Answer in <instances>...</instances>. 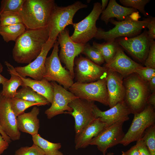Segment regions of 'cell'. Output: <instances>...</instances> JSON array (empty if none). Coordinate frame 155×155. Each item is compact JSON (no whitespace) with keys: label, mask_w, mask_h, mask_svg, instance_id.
Listing matches in <instances>:
<instances>
[{"label":"cell","mask_w":155,"mask_h":155,"mask_svg":"<svg viewBox=\"0 0 155 155\" xmlns=\"http://www.w3.org/2000/svg\"><path fill=\"white\" fill-rule=\"evenodd\" d=\"M49 39L47 27L26 30L15 41L12 51L13 59L18 63H30L39 55Z\"/></svg>","instance_id":"6da1fadb"},{"label":"cell","mask_w":155,"mask_h":155,"mask_svg":"<svg viewBox=\"0 0 155 155\" xmlns=\"http://www.w3.org/2000/svg\"><path fill=\"white\" fill-rule=\"evenodd\" d=\"M55 3L54 0H25L19 13L26 29L46 27Z\"/></svg>","instance_id":"7a4b0ae2"},{"label":"cell","mask_w":155,"mask_h":155,"mask_svg":"<svg viewBox=\"0 0 155 155\" xmlns=\"http://www.w3.org/2000/svg\"><path fill=\"white\" fill-rule=\"evenodd\" d=\"M123 84L125 89L123 101L131 113L141 112L147 105V99L150 94L147 83L134 73L124 78Z\"/></svg>","instance_id":"3957f363"},{"label":"cell","mask_w":155,"mask_h":155,"mask_svg":"<svg viewBox=\"0 0 155 155\" xmlns=\"http://www.w3.org/2000/svg\"><path fill=\"white\" fill-rule=\"evenodd\" d=\"M151 18L148 17L142 21H135L131 19L129 15L122 21H116L114 18H111L109 22L115 27L107 31L100 28H98L94 38L107 42L115 40L121 37H134L139 34L143 29L146 27Z\"/></svg>","instance_id":"277c9868"},{"label":"cell","mask_w":155,"mask_h":155,"mask_svg":"<svg viewBox=\"0 0 155 155\" xmlns=\"http://www.w3.org/2000/svg\"><path fill=\"white\" fill-rule=\"evenodd\" d=\"M88 7V5L77 1L66 6H59L55 3L49 18L47 27L49 39H57L59 34L66 27L73 25V17L79 10Z\"/></svg>","instance_id":"5b68a950"},{"label":"cell","mask_w":155,"mask_h":155,"mask_svg":"<svg viewBox=\"0 0 155 155\" xmlns=\"http://www.w3.org/2000/svg\"><path fill=\"white\" fill-rule=\"evenodd\" d=\"M59 45L57 40L51 55L46 59V72L43 78L49 82H57L65 89H68L74 83L73 78L61 63L58 55Z\"/></svg>","instance_id":"8992f818"},{"label":"cell","mask_w":155,"mask_h":155,"mask_svg":"<svg viewBox=\"0 0 155 155\" xmlns=\"http://www.w3.org/2000/svg\"><path fill=\"white\" fill-rule=\"evenodd\" d=\"M154 109L147 104L141 112L134 114L130 126L120 144L126 146L142 138L146 129L155 124Z\"/></svg>","instance_id":"52a82bcc"},{"label":"cell","mask_w":155,"mask_h":155,"mask_svg":"<svg viewBox=\"0 0 155 155\" xmlns=\"http://www.w3.org/2000/svg\"><path fill=\"white\" fill-rule=\"evenodd\" d=\"M106 78L90 83L76 82L68 89L80 98L89 101H96L108 106Z\"/></svg>","instance_id":"ba28073f"},{"label":"cell","mask_w":155,"mask_h":155,"mask_svg":"<svg viewBox=\"0 0 155 155\" xmlns=\"http://www.w3.org/2000/svg\"><path fill=\"white\" fill-rule=\"evenodd\" d=\"M101 4L98 2L94 3L90 14L82 21L73 24L74 31L70 36L73 41L85 44L95 37L98 29L96 22L102 12Z\"/></svg>","instance_id":"9c48e42d"},{"label":"cell","mask_w":155,"mask_h":155,"mask_svg":"<svg viewBox=\"0 0 155 155\" xmlns=\"http://www.w3.org/2000/svg\"><path fill=\"white\" fill-rule=\"evenodd\" d=\"M69 29L66 28L58 35L57 41L61 47L59 57L73 78L74 77V62L75 58L82 53L84 44L73 41L69 34Z\"/></svg>","instance_id":"30bf717a"},{"label":"cell","mask_w":155,"mask_h":155,"mask_svg":"<svg viewBox=\"0 0 155 155\" xmlns=\"http://www.w3.org/2000/svg\"><path fill=\"white\" fill-rule=\"evenodd\" d=\"M74 62V72L76 82L88 83L106 77L108 69L94 63L82 56L76 57Z\"/></svg>","instance_id":"8fae6325"},{"label":"cell","mask_w":155,"mask_h":155,"mask_svg":"<svg viewBox=\"0 0 155 155\" xmlns=\"http://www.w3.org/2000/svg\"><path fill=\"white\" fill-rule=\"evenodd\" d=\"M115 40L121 48L140 62L144 63L150 48V39L146 30L135 36L122 37Z\"/></svg>","instance_id":"7c38bea8"},{"label":"cell","mask_w":155,"mask_h":155,"mask_svg":"<svg viewBox=\"0 0 155 155\" xmlns=\"http://www.w3.org/2000/svg\"><path fill=\"white\" fill-rule=\"evenodd\" d=\"M94 102L78 98L69 103L68 105L73 111L67 114L71 115L74 119L75 138L85 127L96 118L93 111Z\"/></svg>","instance_id":"4fadbf2b"},{"label":"cell","mask_w":155,"mask_h":155,"mask_svg":"<svg viewBox=\"0 0 155 155\" xmlns=\"http://www.w3.org/2000/svg\"><path fill=\"white\" fill-rule=\"evenodd\" d=\"M124 122L119 121L105 127L92 139L89 145H95L103 154L109 148L120 144L125 134L123 126Z\"/></svg>","instance_id":"5bb4252c"},{"label":"cell","mask_w":155,"mask_h":155,"mask_svg":"<svg viewBox=\"0 0 155 155\" xmlns=\"http://www.w3.org/2000/svg\"><path fill=\"white\" fill-rule=\"evenodd\" d=\"M51 83L53 90V100L50 107L44 112L49 119L59 115L72 112L73 109L69 106V103L79 98L56 82L52 81Z\"/></svg>","instance_id":"9a60e30c"},{"label":"cell","mask_w":155,"mask_h":155,"mask_svg":"<svg viewBox=\"0 0 155 155\" xmlns=\"http://www.w3.org/2000/svg\"><path fill=\"white\" fill-rule=\"evenodd\" d=\"M57 39H49L44 45L40 54L34 60L25 66L14 68L18 74L24 78L29 76L37 80L43 79L46 72V59L49 52L53 47Z\"/></svg>","instance_id":"2e32d148"},{"label":"cell","mask_w":155,"mask_h":155,"mask_svg":"<svg viewBox=\"0 0 155 155\" xmlns=\"http://www.w3.org/2000/svg\"><path fill=\"white\" fill-rule=\"evenodd\" d=\"M0 125L11 140L20 139L21 133L18 126L17 117L11 108L9 99L3 96L0 99Z\"/></svg>","instance_id":"e0dca14e"},{"label":"cell","mask_w":155,"mask_h":155,"mask_svg":"<svg viewBox=\"0 0 155 155\" xmlns=\"http://www.w3.org/2000/svg\"><path fill=\"white\" fill-rule=\"evenodd\" d=\"M104 67L119 73L124 78L136 73L139 69L144 67L127 55L119 45L114 57L109 62L105 63Z\"/></svg>","instance_id":"ac0fdd59"},{"label":"cell","mask_w":155,"mask_h":155,"mask_svg":"<svg viewBox=\"0 0 155 155\" xmlns=\"http://www.w3.org/2000/svg\"><path fill=\"white\" fill-rule=\"evenodd\" d=\"M93 111L96 118L99 117L105 123L106 127L119 121L125 122L129 119L131 113L123 101L119 102L105 111H101L94 104Z\"/></svg>","instance_id":"d6986e66"},{"label":"cell","mask_w":155,"mask_h":155,"mask_svg":"<svg viewBox=\"0 0 155 155\" xmlns=\"http://www.w3.org/2000/svg\"><path fill=\"white\" fill-rule=\"evenodd\" d=\"M124 77L119 73L108 69L106 78L108 106L111 108L123 101L125 89Z\"/></svg>","instance_id":"ffe728a7"},{"label":"cell","mask_w":155,"mask_h":155,"mask_svg":"<svg viewBox=\"0 0 155 155\" xmlns=\"http://www.w3.org/2000/svg\"><path fill=\"white\" fill-rule=\"evenodd\" d=\"M4 63L7 67L10 68L22 80L24 87H29L34 91L45 98L51 104L53 97V90L51 82L43 78L40 80H32L30 78H24L19 75L14 67L7 61Z\"/></svg>","instance_id":"44dd1931"},{"label":"cell","mask_w":155,"mask_h":155,"mask_svg":"<svg viewBox=\"0 0 155 155\" xmlns=\"http://www.w3.org/2000/svg\"><path fill=\"white\" fill-rule=\"evenodd\" d=\"M106 127V124L100 118L95 119L85 127L78 136L75 138V149L78 150L87 147L92 139Z\"/></svg>","instance_id":"7402d4cb"},{"label":"cell","mask_w":155,"mask_h":155,"mask_svg":"<svg viewBox=\"0 0 155 155\" xmlns=\"http://www.w3.org/2000/svg\"><path fill=\"white\" fill-rule=\"evenodd\" d=\"M39 112V108L35 106L30 112L24 113L17 117V124L20 131L32 136L38 134L40 121L37 116Z\"/></svg>","instance_id":"603a6c76"},{"label":"cell","mask_w":155,"mask_h":155,"mask_svg":"<svg viewBox=\"0 0 155 155\" xmlns=\"http://www.w3.org/2000/svg\"><path fill=\"white\" fill-rule=\"evenodd\" d=\"M137 11L136 9L120 5L115 0H110L106 8L102 11L100 19L107 24L111 18H116L118 21H123L128 16Z\"/></svg>","instance_id":"cb8c5ba5"},{"label":"cell","mask_w":155,"mask_h":155,"mask_svg":"<svg viewBox=\"0 0 155 155\" xmlns=\"http://www.w3.org/2000/svg\"><path fill=\"white\" fill-rule=\"evenodd\" d=\"M7 68V70L11 75V78L2 84L3 89L1 92L3 96L8 98H11L14 97L16 94L17 90L19 86L23 87L24 83L18 76L10 68Z\"/></svg>","instance_id":"d4e9b609"},{"label":"cell","mask_w":155,"mask_h":155,"mask_svg":"<svg viewBox=\"0 0 155 155\" xmlns=\"http://www.w3.org/2000/svg\"><path fill=\"white\" fill-rule=\"evenodd\" d=\"M26 30L23 23L0 26V35L6 42L11 41H15Z\"/></svg>","instance_id":"484cf974"},{"label":"cell","mask_w":155,"mask_h":155,"mask_svg":"<svg viewBox=\"0 0 155 155\" xmlns=\"http://www.w3.org/2000/svg\"><path fill=\"white\" fill-rule=\"evenodd\" d=\"M33 144L38 146L45 155H63L59 150L61 146L60 143L50 142L42 137L38 133L32 136Z\"/></svg>","instance_id":"4316f807"},{"label":"cell","mask_w":155,"mask_h":155,"mask_svg":"<svg viewBox=\"0 0 155 155\" xmlns=\"http://www.w3.org/2000/svg\"><path fill=\"white\" fill-rule=\"evenodd\" d=\"M14 97L41 104L42 106L49 105L50 103L44 97L29 87H24L17 91Z\"/></svg>","instance_id":"83f0119b"},{"label":"cell","mask_w":155,"mask_h":155,"mask_svg":"<svg viewBox=\"0 0 155 155\" xmlns=\"http://www.w3.org/2000/svg\"><path fill=\"white\" fill-rule=\"evenodd\" d=\"M119 45L115 40L100 44L94 41L92 46L100 53L106 63L109 62L115 56Z\"/></svg>","instance_id":"f1b7e54d"},{"label":"cell","mask_w":155,"mask_h":155,"mask_svg":"<svg viewBox=\"0 0 155 155\" xmlns=\"http://www.w3.org/2000/svg\"><path fill=\"white\" fill-rule=\"evenodd\" d=\"M9 99L11 108L16 117L24 113L26 109L31 106L35 105L37 106H42L39 103L17 98Z\"/></svg>","instance_id":"f546056e"},{"label":"cell","mask_w":155,"mask_h":155,"mask_svg":"<svg viewBox=\"0 0 155 155\" xmlns=\"http://www.w3.org/2000/svg\"><path fill=\"white\" fill-rule=\"evenodd\" d=\"M82 53L95 63L100 65L105 62L100 51L96 48L91 46L88 43L84 44Z\"/></svg>","instance_id":"4dcf8cb0"},{"label":"cell","mask_w":155,"mask_h":155,"mask_svg":"<svg viewBox=\"0 0 155 155\" xmlns=\"http://www.w3.org/2000/svg\"><path fill=\"white\" fill-rule=\"evenodd\" d=\"M141 139L145 144L151 155H155V124L146 129Z\"/></svg>","instance_id":"1f68e13d"},{"label":"cell","mask_w":155,"mask_h":155,"mask_svg":"<svg viewBox=\"0 0 155 155\" xmlns=\"http://www.w3.org/2000/svg\"><path fill=\"white\" fill-rule=\"evenodd\" d=\"M22 23L19 13L5 11L0 13V26Z\"/></svg>","instance_id":"d6a6232c"},{"label":"cell","mask_w":155,"mask_h":155,"mask_svg":"<svg viewBox=\"0 0 155 155\" xmlns=\"http://www.w3.org/2000/svg\"><path fill=\"white\" fill-rule=\"evenodd\" d=\"M25 0H2L1 1L0 13L5 11L19 13Z\"/></svg>","instance_id":"836d02e7"},{"label":"cell","mask_w":155,"mask_h":155,"mask_svg":"<svg viewBox=\"0 0 155 155\" xmlns=\"http://www.w3.org/2000/svg\"><path fill=\"white\" fill-rule=\"evenodd\" d=\"M150 1V0H119L120 3L124 7L138 9L146 17H147L148 14L145 11V7Z\"/></svg>","instance_id":"e575fe53"},{"label":"cell","mask_w":155,"mask_h":155,"mask_svg":"<svg viewBox=\"0 0 155 155\" xmlns=\"http://www.w3.org/2000/svg\"><path fill=\"white\" fill-rule=\"evenodd\" d=\"M14 155H45L42 150L37 145L33 144L30 147H22L17 150Z\"/></svg>","instance_id":"d590c367"},{"label":"cell","mask_w":155,"mask_h":155,"mask_svg":"<svg viewBox=\"0 0 155 155\" xmlns=\"http://www.w3.org/2000/svg\"><path fill=\"white\" fill-rule=\"evenodd\" d=\"M144 64L145 67L155 69V41L150 40V48Z\"/></svg>","instance_id":"8d00e7d4"},{"label":"cell","mask_w":155,"mask_h":155,"mask_svg":"<svg viewBox=\"0 0 155 155\" xmlns=\"http://www.w3.org/2000/svg\"><path fill=\"white\" fill-rule=\"evenodd\" d=\"M136 73L142 80L147 82L155 76V69L144 67L139 69Z\"/></svg>","instance_id":"74e56055"},{"label":"cell","mask_w":155,"mask_h":155,"mask_svg":"<svg viewBox=\"0 0 155 155\" xmlns=\"http://www.w3.org/2000/svg\"><path fill=\"white\" fill-rule=\"evenodd\" d=\"M148 30L147 33L150 40H154L155 39V18L151 17L147 27Z\"/></svg>","instance_id":"f35d334b"},{"label":"cell","mask_w":155,"mask_h":155,"mask_svg":"<svg viewBox=\"0 0 155 155\" xmlns=\"http://www.w3.org/2000/svg\"><path fill=\"white\" fill-rule=\"evenodd\" d=\"M136 142V145L139 150L140 155H151L147 147L143 140L140 139Z\"/></svg>","instance_id":"ab89813d"},{"label":"cell","mask_w":155,"mask_h":155,"mask_svg":"<svg viewBox=\"0 0 155 155\" xmlns=\"http://www.w3.org/2000/svg\"><path fill=\"white\" fill-rule=\"evenodd\" d=\"M121 155H140L139 150L136 145L132 146L127 151L121 152Z\"/></svg>","instance_id":"60d3db41"},{"label":"cell","mask_w":155,"mask_h":155,"mask_svg":"<svg viewBox=\"0 0 155 155\" xmlns=\"http://www.w3.org/2000/svg\"><path fill=\"white\" fill-rule=\"evenodd\" d=\"M9 143L0 135V155L3 153L5 150L8 147Z\"/></svg>","instance_id":"b9f144b4"},{"label":"cell","mask_w":155,"mask_h":155,"mask_svg":"<svg viewBox=\"0 0 155 155\" xmlns=\"http://www.w3.org/2000/svg\"><path fill=\"white\" fill-rule=\"evenodd\" d=\"M147 104L152 106L155 108V92L152 93L148 97L147 100Z\"/></svg>","instance_id":"7bdbcfd3"},{"label":"cell","mask_w":155,"mask_h":155,"mask_svg":"<svg viewBox=\"0 0 155 155\" xmlns=\"http://www.w3.org/2000/svg\"><path fill=\"white\" fill-rule=\"evenodd\" d=\"M147 83L150 92L152 93L155 92V76Z\"/></svg>","instance_id":"ee69618b"},{"label":"cell","mask_w":155,"mask_h":155,"mask_svg":"<svg viewBox=\"0 0 155 155\" xmlns=\"http://www.w3.org/2000/svg\"><path fill=\"white\" fill-rule=\"evenodd\" d=\"M0 133L2 136L3 138L6 141H7L9 144L11 142L10 138L4 132L0 125Z\"/></svg>","instance_id":"f6af8a7d"},{"label":"cell","mask_w":155,"mask_h":155,"mask_svg":"<svg viewBox=\"0 0 155 155\" xmlns=\"http://www.w3.org/2000/svg\"><path fill=\"white\" fill-rule=\"evenodd\" d=\"M3 69V66L1 63H0V85L1 84L2 85L5 81L8 80L7 79L3 76L1 73L2 72Z\"/></svg>","instance_id":"bcb514c9"},{"label":"cell","mask_w":155,"mask_h":155,"mask_svg":"<svg viewBox=\"0 0 155 155\" xmlns=\"http://www.w3.org/2000/svg\"><path fill=\"white\" fill-rule=\"evenodd\" d=\"M129 16L131 19L135 21H138V19L141 18L137 11L129 15Z\"/></svg>","instance_id":"7dc6e473"},{"label":"cell","mask_w":155,"mask_h":155,"mask_svg":"<svg viewBox=\"0 0 155 155\" xmlns=\"http://www.w3.org/2000/svg\"><path fill=\"white\" fill-rule=\"evenodd\" d=\"M102 3L101 4V9L102 11L106 9V7L108 2V0H102Z\"/></svg>","instance_id":"c3c4849f"},{"label":"cell","mask_w":155,"mask_h":155,"mask_svg":"<svg viewBox=\"0 0 155 155\" xmlns=\"http://www.w3.org/2000/svg\"><path fill=\"white\" fill-rule=\"evenodd\" d=\"M103 155H114V153L113 152H109L107 154H105Z\"/></svg>","instance_id":"681fc988"},{"label":"cell","mask_w":155,"mask_h":155,"mask_svg":"<svg viewBox=\"0 0 155 155\" xmlns=\"http://www.w3.org/2000/svg\"><path fill=\"white\" fill-rule=\"evenodd\" d=\"M2 92L1 91L0 92V99L2 97Z\"/></svg>","instance_id":"f907efd6"}]
</instances>
